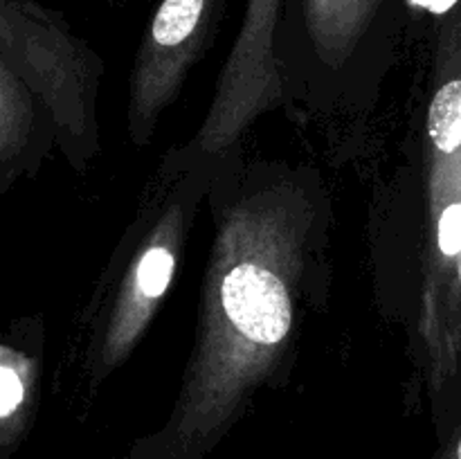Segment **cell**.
<instances>
[{"label": "cell", "mask_w": 461, "mask_h": 459, "mask_svg": "<svg viewBox=\"0 0 461 459\" xmlns=\"http://www.w3.org/2000/svg\"><path fill=\"white\" fill-rule=\"evenodd\" d=\"M311 207L288 187L232 207L212 250L178 403L129 459H205L288 351Z\"/></svg>", "instance_id": "1"}, {"label": "cell", "mask_w": 461, "mask_h": 459, "mask_svg": "<svg viewBox=\"0 0 461 459\" xmlns=\"http://www.w3.org/2000/svg\"><path fill=\"white\" fill-rule=\"evenodd\" d=\"M223 0H160L144 32L129 90V135L147 144L158 117L183 88L185 75L214 34Z\"/></svg>", "instance_id": "2"}, {"label": "cell", "mask_w": 461, "mask_h": 459, "mask_svg": "<svg viewBox=\"0 0 461 459\" xmlns=\"http://www.w3.org/2000/svg\"><path fill=\"white\" fill-rule=\"evenodd\" d=\"M282 0H246V16L223 72L212 108L196 135L201 156H219L234 147L257 117L282 99V76L275 61V27Z\"/></svg>", "instance_id": "3"}, {"label": "cell", "mask_w": 461, "mask_h": 459, "mask_svg": "<svg viewBox=\"0 0 461 459\" xmlns=\"http://www.w3.org/2000/svg\"><path fill=\"white\" fill-rule=\"evenodd\" d=\"M183 205H171L151 230L147 246L138 252L133 266H129L126 277L117 291L115 304L108 315V327L102 336L97 351V369L104 376L113 367L129 358L135 342L142 338L149 320L156 313L158 304L165 297L178 261V248L183 241Z\"/></svg>", "instance_id": "4"}, {"label": "cell", "mask_w": 461, "mask_h": 459, "mask_svg": "<svg viewBox=\"0 0 461 459\" xmlns=\"http://www.w3.org/2000/svg\"><path fill=\"white\" fill-rule=\"evenodd\" d=\"M383 0H304L306 27L315 48L329 61L354 50Z\"/></svg>", "instance_id": "5"}, {"label": "cell", "mask_w": 461, "mask_h": 459, "mask_svg": "<svg viewBox=\"0 0 461 459\" xmlns=\"http://www.w3.org/2000/svg\"><path fill=\"white\" fill-rule=\"evenodd\" d=\"M34 367L9 345L3 346L0 364V457L7 459L25 436L32 418Z\"/></svg>", "instance_id": "6"}, {"label": "cell", "mask_w": 461, "mask_h": 459, "mask_svg": "<svg viewBox=\"0 0 461 459\" xmlns=\"http://www.w3.org/2000/svg\"><path fill=\"white\" fill-rule=\"evenodd\" d=\"M441 286L448 288V292H446L444 320L435 338V354L450 363V358H457L461 351V255Z\"/></svg>", "instance_id": "7"}, {"label": "cell", "mask_w": 461, "mask_h": 459, "mask_svg": "<svg viewBox=\"0 0 461 459\" xmlns=\"http://www.w3.org/2000/svg\"><path fill=\"white\" fill-rule=\"evenodd\" d=\"M430 459H461V414L453 430L441 441L439 450Z\"/></svg>", "instance_id": "8"}]
</instances>
